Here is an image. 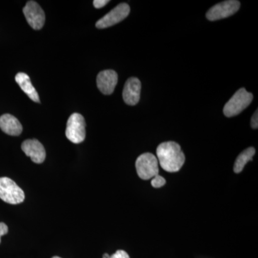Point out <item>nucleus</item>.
<instances>
[{"label":"nucleus","instance_id":"nucleus-1","mask_svg":"<svg viewBox=\"0 0 258 258\" xmlns=\"http://www.w3.org/2000/svg\"><path fill=\"white\" fill-rule=\"evenodd\" d=\"M157 155L161 168L168 172L179 171L184 165V153L176 142H167L159 144L157 149Z\"/></svg>","mask_w":258,"mask_h":258},{"label":"nucleus","instance_id":"nucleus-2","mask_svg":"<svg viewBox=\"0 0 258 258\" xmlns=\"http://www.w3.org/2000/svg\"><path fill=\"white\" fill-rule=\"evenodd\" d=\"M252 99L253 95L252 93L247 92L245 88H240L226 103L223 109L224 114L229 118L240 114L249 106Z\"/></svg>","mask_w":258,"mask_h":258},{"label":"nucleus","instance_id":"nucleus-3","mask_svg":"<svg viewBox=\"0 0 258 258\" xmlns=\"http://www.w3.org/2000/svg\"><path fill=\"white\" fill-rule=\"evenodd\" d=\"M23 190L13 180L0 178V199L10 205H18L25 200Z\"/></svg>","mask_w":258,"mask_h":258},{"label":"nucleus","instance_id":"nucleus-4","mask_svg":"<svg viewBox=\"0 0 258 258\" xmlns=\"http://www.w3.org/2000/svg\"><path fill=\"white\" fill-rule=\"evenodd\" d=\"M137 174L142 179L149 180L159 174V161L151 153H144L136 161Z\"/></svg>","mask_w":258,"mask_h":258},{"label":"nucleus","instance_id":"nucleus-5","mask_svg":"<svg viewBox=\"0 0 258 258\" xmlns=\"http://www.w3.org/2000/svg\"><path fill=\"white\" fill-rule=\"evenodd\" d=\"M66 135L74 144H80L86 139V121L82 115L73 113L68 120Z\"/></svg>","mask_w":258,"mask_h":258},{"label":"nucleus","instance_id":"nucleus-6","mask_svg":"<svg viewBox=\"0 0 258 258\" xmlns=\"http://www.w3.org/2000/svg\"><path fill=\"white\" fill-rule=\"evenodd\" d=\"M240 8V3L236 0H229L222 2L212 7L207 13V18L210 21L221 20L232 16L238 11Z\"/></svg>","mask_w":258,"mask_h":258},{"label":"nucleus","instance_id":"nucleus-7","mask_svg":"<svg viewBox=\"0 0 258 258\" xmlns=\"http://www.w3.org/2000/svg\"><path fill=\"white\" fill-rule=\"evenodd\" d=\"M130 13V7L126 3H121L115 7L114 9L100 19L96 24L97 28L104 29L113 26L120 23L128 16Z\"/></svg>","mask_w":258,"mask_h":258},{"label":"nucleus","instance_id":"nucleus-8","mask_svg":"<svg viewBox=\"0 0 258 258\" xmlns=\"http://www.w3.org/2000/svg\"><path fill=\"white\" fill-rule=\"evenodd\" d=\"M23 13L29 25L34 30H40L45 21L43 10L36 2L29 1L23 8Z\"/></svg>","mask_w":258,"mask_h":258},{"label":"nucleus","instance_id":"nucleus-9","mask_svg":"<svg viewBox=\"0 0 258 258\" xmlns=\"http://www.w3.org/2000/svg\"><path fill=\"white\" fill-rule=\"evenodd\" d=\"M22 149L26 156L30 157L34 163L41 164L45 161L46 152L45 148L36 139H28L22 144Z\"/></svg>","mask_w":258,"mask_h":258},{"label":"nucleus","instance_id":"nucleus-10","mask_svg":"<svg viewBox=\"0 0 258 258\" xmlns=\"http://www.w3.org/2000/svg\"><path fill=\"white\" fill-rule=\"evenodd\" d=\"M117 83L118 75L113 70L101 71L97 76V86L104 95H111L113 93Z\"/></svg>","mask_w":258,"mask_h":258},{"label":"nucleus","instance_id":"nucleus-11","mask_svg":"<svg viewBox=\"0 0 258 258\" xmlns=\"http://www.w3.org/2000/svg\"><path fill=\"white\" fill-rule=\"evenodd\" d=\"M142 83L137 78H130L125 83L123 91V101L129 106H135L140 99Z\"/></svg>","mask_w":258,"mask_h":258},{"label":"nucleus","instance_id":"nucleus-12","mask_svg":"<svg viewBox=\"0 0 258 258\" xmlns=\"http://www.w3.org/2000/svg\"><path fill=\"white\" fill-rule=\"evenodd\" d=\"M0 128L10 136H19L23 132V126L18 118L10 114H4L0 117Z\"/></svg>","mask_w":258,"mask_h":258},{"label":"nucleus","instance_id":"nucleus-13","mask_svg":"<svg viewBox=\"0 0 258 258\" xmlns=\"http://www.w3.org/2000/svg\"><path fill=\"white\" fill-rule=\"evenodd\" d=\"M15 81H16L19 86L23 90V92L26 93L27 96L32 101L36 102V103H40L38 93H37L36 89L32 86L28 75L25 74V73H19L15 76Z\"/></svg>","mask_w":258,"mask_h":258},{"label":"nucleus","instance_id":"nucleus-14","mask_svg":"<svg viewBox=\"0 0 258 258\" xmlns=\"http://www.w3.org/2000/svg\"><path fill=\"white\" fill-rule=\"evenodd\" d=\"M254 154H255V149L253 147L247 148L241 153L236 159L235 165H234V171L236 174H238L243 170L246 164L248 161L252 160Z\"/></svg>","mask_w":258,"mask_h":258},{"label":"nucleus","instance_id":"nucleus-15","mask_svg":"<svg viewBox=\"0 0 258 258\" xmlns=\"http://www.w3.org/2000/svg\"><path fill=\"white\" fill-rule=\"evenodd\" d=\"M152 184L153 187L160 188L161 186H164L166 184V179L162 176L158 175L154 176L152 180Z\"/></svg>","mask_w":258,"mask_h":258},{"label":"nucleus","instance_id":"nucleus-16","mask_svg":"<svg viewBox=\"0 0 258 258\" xmlns=\"http://www.w3.org/2000/svg\"><path fill=\"white\" fill-rule=\"evenodd\" d=\"M110 258H130L128 253L124 250H117L114 254H112Z\"/></svg>","mask_w":258,"mask_h":258},{"label":"nucleus","instance_id":"nucleus-17","mask_svg":"<svg viewBox=\"0 0 258 258\" xmlns=\"http://www.w3.org/2000/svg\"><path fill=\"white\" fill-rule=\"evenodd\" d=\"M108 3H109L108 0H95V1H93V5H94L96 9H101L105 5L108 4Z\"/></svg>","mask_w":258,"mask_h":258},{"label":"nucleus","instance_id":"nucleus-18","mask_svg":"<svg viewBox=\"0 0 258 258\" xmlns=\"http://www.w3.org/2000/svg\"><path fill=\"white\" fill-rule=\"evenodd\" d=\"M251 126L252 128L257 129L258 127V113L257 110L254 112L252 118H251Z\"/></svg>","mask_w":258,"mask_h":258},{"label":"nucleus","instance_id":"nucleus-19","mask_svg":"<svg viewBox=\"0 0 258 258\" xmlns=\"http://www.w3.org/2000/svg\"><path fill=\"white\" fill-rule=\"evenodd\" d=\"M8 232V227L4 222H0V243H1V237L3 235H7Z\"/></svg>","mask_w":258,"mask_h":258},{"label":"nucleus","instance_id":"nucleus-20","mask_svg":"<svg viewBox=\"0 0 258 258\" xmlns=\"http://www.w3.org/2000/svg\"><path fill=\"white\" fill-rule=\"evenodd\" d=\"M110 257H111V256H110L108 253H105L103 256V258H110Z\"/></svg>","mask_w":258,"mask_h":258},{"label":"nucleus","instance_id":"nucleus-21","mask_svg":"<svg viewBox=\"0 0 258 258\" xmlns=\"http://www.w3.org/2000/svg\"><path fill=\"white\" fill-rule=\"evenodd\" d=\"M52 258H61V257H57V256H55V257H52Z\"/></svg>","mask_w":258,"mask_h":258}]
</instances>
